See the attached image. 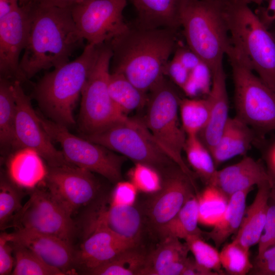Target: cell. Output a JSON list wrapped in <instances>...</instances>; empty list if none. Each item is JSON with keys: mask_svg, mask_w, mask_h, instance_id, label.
Instances as JSON below:
<instances>
[{"mask_svg": "<svg viewBox=\"0 0 275 275\" xmlns=\"http://www.w3.org/2000/svg\"><path fill=\"white\" fill-rule=\"evenodd\" d=\"M176 31L144 29L135 25L108 42L112 57L110 72L124 75L147 93L164 76L171 55L178 46Z\"/></svg>", "mask_w": 275, "mask_h": 275, "instance_id": "1", "label": "cell"}, {"mask_svg": "<svg viewBox=\"0 0 275 275\" xmlns=\"http://www.w3.org/2000/svg\"><path fill=\"white\" fill-rule=\"evenodd\" d=\"M31 3L30 31L19 63L24 80L66 64L75 51L85 46L70 9Z\"/></svg>", "mask_w": 275, "mask_h": 275, "instance_id": "2", "label": "cell"}, {"mask_svg": "<svg viewBox=\"0 0 275 275\" xmlns=\"http://www.w3.org/2000/svg\"><path fill=\"white\" fill-rule=\"evenodd\" d=\"M230 49L227 54L275 90V40L258 16L241 0H223Z\"/></svg>", "mask_w": 275, "mask_h": 275, "instance_id": "3", "label": "cell"}, {"mask_svg": "<svg viewBox=\"0 0 275 275\" xmlns=\"http://www.w3.org/2000/svg\"><path fill=\"white\" fill-rule=\"evenodd\" d=\"M99 45L86 44L79 57L46 73L35 84L33 96L48 119L67 128L75 125L73 109L96 62Z\"/></svg>", "mask_w": 275, "mask_h": 275, "instance_id": "4", "label": "cell"}, {"mask_svg": "<svg viewBox=\"0 0 275 275\" xmlns=\"http://www.w3.org/2000/svg\"><path fill=\"white\" fill-rule=\"evenodd\" d=\"M180 23L187 47L212 73L230 49L223 1L184 0Z\"/></svg>", "mask_w": 275, "mask_h": 275, "instance_id": "5", "label": "cell"}, {"mask_svg": "<svg viewBox=\"0 0 275 275\" xmlns=\"http://www.w3.org/2000/svg\"><path fill=\"white\" fill-rule=\"evenodd\" d=\"M149 92L143 122L159 146L195 182V173L182 157L187 135L179 120L181 98L164 76Z\"/></svg>", "mask_w": 275, "mask_h": 275, "instance_id": "6", "label": "cell"}, {"mask_svg": "<svg viewBox=\"0 0 275 275\" xmlns=\"http://www.w3.org/2000/svg\"><path fill=\"white\" fill-rule=\"evenodd\" d=\"M112 57L108 42L99 45L97 58L81 94L77 123L82 136L100 131L127 117L116 106L109 93Z\"/></svg>", "mask_w": 275, "mask_h": 275, "instance_id": "7", "label": "cell"}, {"mask_svg": "<svg viewBox=\"0 0 275 275\" xmlns=\"http://www.w3.org/2000/svg\"><path fill=\"white\" fill-rule=\"evenodd\" d=\"M82 137L159 171L174 161L154 140L143 122L126 117L95 133ZM176 164V163H175Z\"/></svg>", "mask_w": 275, "mask_h": 275, "instance_id": "8", "label": "cell"}, {"mask_svg": "<svg viewBox=\"0 0 275 275\" xmlns=\"http://www.w3.org/2000/svg\"><path fill=\"white\" fill-rule=\"evenodd\" d=\"M229 59L234 86L236 116L260 137L275 131V90L249 68L234 59Z\"/></svg>", "mask_w": 275, "mask_h": 275, "instance_id": "9", "label": "cell"}, {"mask_svg": "<svg viewBox=\"0 0 275 275\" xmlns=\"http://www.w3.org/2000/svg\"><path fill=\"white\" fill-rule=\"evenodd\" d=\"M37 114L43 128L52 141L60 144L69 163L100 174L113 183L121 181L124 156L83 137L76 136L67 127Z\"/></svg>", "mask_w": 275, "mask_h": 275, "instance_id": "10", "label": "cell"}, {"mask_svg": "<svg viewBox=\"0 0 275 275\" xmlns=\"http://www.w3.org/2000/svg\"><path fill=\"white\" fill-rule=\"evenodd\" d=\"M29 191L30 197L14 216L10 227L58 237L73 244L77 232L75 221L44 186Z\"/></svg>", "mask_w": 275, "mask_h": 275, "instance_id": "11", "label": "cell"}, {"mask_svg": "<svg viewBox=\"0 0 275 275\" xmlns=\"http://www.w3.org/2000/svg\"><path fill=\"white\" fill-rule=\"evenodd\" d=\"M127 0H89L71 12L75 25L87 44L101 45L111 41L129 27L123 11Z\"/></svg>", "mask_w": 275, "mask_h": 275, "instance_id": "12", "label": "cell"}, {"mask_svg": "<svg viewBox=\"0 0 275 275\" xmlns=\"http://www.w3.org/2000/svg\"><path fill=\"white\" fill-rule=\"evenodd\" d=\"M43 185L72 218L96 198L99 189L92 172L73 165L48 166Z\"/></svg>", "mask_w": 275, "mask_h": 275, "instance_id": "13", "label": "cell"}, {"mask_svg": "<svg viewBox=\"0 0 275 275\" xmlns=\"http://www.w3.org/2000/svg\"><path fill=\"white\" fill-rule=\"evenodd\" d=\"M13 90L16 103V135L20 147L36 151L49 167L72 165L66 160L62 151L52 144L21 82L14 80Z\"/></svg>", "mask_w": 275, "mask_h": 275, "instance_id": "14", "label": "cell"}, {"mask_svg": "<svg viewBox=\"0 0 275 275\" xmlns=\"http://www.w3.org/2000/svg\"><path fill=\"white\" fill-rule=\"evenodd\" d=\"M32 8L31 2H21L16 9L0 19L1 77L24 81L19 68V57L27 44Z\"/></svg>", "mask_w": 275, "mask_h": 275, "instance_id": "15", "label": "cell"}, {"mask_svg": "<svg viewBox=\"0 0 275 275\" xmlns=\"http://www.w3.org/2000/svg\"><path fill=\"white\" fill-rule=\"evenodd\" d=\"M198 194L195 182L179 167L169 170L161 188L150 199L146 213L157 231L170 221L186 202Z\"/></svg>", "mask_w": 275, "mask_h": 275, "instance_id": "16", "label": "cell"}, {"mask_svg": "<svg viewBox=\"0 0 275 275\" xmlns=\"http://www.w3.org/2000/svg\"><path fill=\"white\" fill-rule=\"evenodd\" d=\"M10 235L13 243L28 248L65 274H78L76 249L73 244L58 237L30 230H16Z\"/></svg>", "mask_w": 275, "mask_h": 275, "instance_id": "17", "label": "cell"}, {"mask_svg": "<svg viewBox=\"0 0 275 275\" xmlns=\"http://www.w3.org/2000/svg\"><path fill=\"white\" fill-rule=\"evenodd\" d=\"M88 236L76 250V266L78 273L101 266L121 252L133 246L105 227L90 224Z\"/></svg>", "mask_w": 275, "mask_h": 275, "instance_id": "18", "label": "cell"}, {"mask_svg": "<svg viewBox=\"0 0 275 275\" xmlns=\"http://www.w3.org/2000/svg\"><path fill=\"white\" fill-rule=\"evenodd\" d=\"M206 97L209 104V119L198 136L211 153L229 118L226 76L223 64L213 71L211 89Z\"/></svg>", "mask_w": 275, "mask_h": 275, "instance_id": "19", "label": "cell"}, {"mask_svg": "<svg viewBox=\"0 0 275 275\" xmlns=\"http://www.w3.org/2000/svg\"><path fill=\"white\" fill-rule=\"evenodd\" d=\"M267 181L271 179L263 163L245 156L235 164L217 170L212 185L229 198L237 191Z\"/></svg>", "mask_w": 275, "mask_h": 275, "instance_id": "20", "label": "cell"}, {"mask_svg": "<svg viewBox=\"0 0 275 275\" xmlns=\"http://www.w3.org/2000/svg\"><path fill=\"white\" fill-rule=\"evenodd\" d=\"M141 211L134 205H114L107 208L102 206L91 218L90 224L100 225L133 246L140 241L143 227Z\"/></svg>", "mask_w": 275, "mask_h": 275, "instance_id": "21", "label": "cell"}, {"mask_svg": "<svg viewBox=\"0 0 275 275\" xmlns=\"http://www.w3.org/2000/svg\"><path fill=\"white\" fill-rule=\"evenodd\" d=\"M44 161L34 150L22 148L8 156L6 172L17 185L30 191L44 184L48 173Z\"/></svg>", "mask_w": 275, "mask_h": 275, "instance_id": "22", "label": "cell"}, {"mask_svg": "<svg viewBox=\"0 0 275 275\" xmlns=\"http://www.w3.org/2000/svg\"><path fill=\"white\" fill-rule=\"evenodd\" d=\"M237 116L229 117L221 137L211 152L216 167L235 156L243 155L262 138Z\"/></svg>", "mask_w": 275, "mask_h": 275, "instance_id": "23", "label": "cell"}, {"mask_svg": "<svg viewBox=\"0 0 275 275\" xmlns=\"http://www.w3.org/2000/svg\"><path fill=\"white\" fill-rule=\"evenodd\" d=\"M137 13L135 25L144 29L166 28L177 31L184 0H128Z\"/></svg>", "mask_w": 275, "mask_h": 275, "instance_id": "24", "label": "cell"}, {"mask_svg": "<svg viewBox=\"0 0 275 275\" xmlns=\"http://www.w3.org/2000/svg\"><path fill=\"white\" fill-rule=\"evenodd\" d=\"M175 237H167L147 254L141 275H181L189 251L186 243Z\"/></svg>", "mask_w": 275, "mask_h": 275, "instance_id": "25", "label": "cell"}, {"mask_svg": "<svg viewBox=\"0 0 275 275\" xmlns=\"http://www.w3.org/2000/svg\"><path fill=\"white\" fill-rule=\"evenodd\" d=\"M272 182L257 185L258 191L253 203L245 210L234 240L250 248L258 243L266 219Z\"/></svg>", "mask_w": 275, "mask_h": 275, "instance_id": "26", "label": "cell"}, {"mask_svg": "<svg viewBox=\"0 0 275 275\" xmlns=\"http://www.w3.org/2000/svg\"><path fill=\"white\" fill-rule=\"evenodd\" d=\"M16 103L13 81L0 78V145L1 154L9 156L21 149L16 135Z\"/></svg>", "mask_w": 275, "mask_h": 275, "instance_id": "27", "label": "cell"}, {"mask_svg": "<svg viewBox=\"0 0 275 275\" xmlns=\"http://www.w3.org/2000/svg\"><path fill=\"white\" fill-rule=\"evenodd\" d=\"M253 188L233 194L229 199L226 210L212 230L204 233L217 248L219 247L232 234L238 231L245 210L246 199Z\"/></svg>", "mask_w": 275, "mask_h": 275, "instance_id": "28", "label": "cell"}, {"mask_svg": "<svg viewBox=\"0 0 275 275\" xmlns=\"http://www.w3.org/2000/svg\"><path fill=\"white\" fill-rule=\"evenodd\" d=\"M199 210L197 197L189 198L174 217L157 232L162 239L167 237H175L185 239L190 235H203L204 232L199 229Z\"/></svg>", "mask_w": 275, "mask_h": 275, "instance_id": "29", "label": "cell"}, {"mask_svg": "<svg viewBox=\"0 0 275 275\" xmlns=\"http://www.w3.org/2000/svg\"><path fill=\"white\" fill-rule=\"evenodd\" d=\"M108 90L116 106L125 115L147 102V93L135 87L121 73L111 72Z\"/></svg>", "mask_w": 275, "mask_h": 275, "instance_id": "30", "label": "cell"}, {"mask_svg": "<svg viewBox=\"0 0 275 275\" xmlns=\"http://www.w3.org/2000/svg\"><path fill=\"white\" fill-rule=\"evenodd\" d=\"M138 246L125 250L108 262L89 270L84 274L141 275L145 265L147 254L139 249Z\"/></svg>", "mask_w": 275, "mask_h": 275, "instance_id": "31", "label": "cell"}, {"mask_svg": "<svg viewBox=\"0 0 275 275\" xmlns=\"http://www.w3.org/2000/svg\"><path fill=\"white\" fill-rule=\"evenodd\" d=\"M184 151L195 174L206 185H212L216 167L210 152L198 135H187Z\"/></svg>", "mask_w": 275, "mask_h": 275, "instance_id": "32", "label": "cell"}, {"mask_svg": "<svg viewBox=\"0 0 275 275\" xmlns=\"http://www.w3.org/2000/svg\"><path fill=\"white\" fill-rule=\"evenodd\" d=\"M181 123L187 135H198L209 119V107L206 97L186 98L179 103Z\"/></svg>", "mask_w": 275, "mask_h": 275, "instance_id": "33", "label": "cell"}, {"mask_svg": "<svg viewBox=\"0 0 275 275\" xmlns=\"http://www.w3.org/2000/svg\"><path fill=\"white\" fill-rule=\"evenodd\" d=\"M197 197L199 223L213 227L224 214L229 198L212 185H206L202 192L198 194Z\"/></svg>", "mask_w": 275, "mask_h": 275, "instance_id": "34", "label": "cell"}, {"mask_svg": "<svg viewBox=\"0 0 275 275\" xmlns=\"http://www.w3.org/2000/svg\"><path fill=\"white\" fill-rule=\"evenodd\" d=\"M23 189L9 177L6 172H1L0 178V228L10 227L14 216L21 209Z\"/></svg>", "mask_w": 275, "mask_h": 275, "instance_id": "35", "label": "cell"}, {"mask_svg": "<svg viewBox=\"0 0 275 275\" xmlns=\"http://www.w3.org/2000/svg\"><path fill=\"white\" fill-rule=\"evenodd\" d=\"M13 243L15 265L11 274L65 275L63 271L48 265L28 248Z\"/></svg>", "mask_w": 275, "mask_h": 275, "instance_id": "36", "label": "cell"}, {"mask_svg": "<svg viewBox=\"0 0 275 275\" xmlns=\"http://www.w3.org/2000/svg\"><path fill=\"white\" fill-rule=\"evenodd\" d=\"M222 266L231 275H245L253 265L250 259L249 249L233 240L226 244L219 253Z\"/></svg>", "mask_w": 275, "mask_h": 275, "instance_id": "37", "label": "cell"}, {"mask_svg": "<svg viewBox=\"0 0 275 275\" xmlns=\"http://www.w3.org/2000/svg\"><path fill=\"white\" fill-rule=\"evenodd\" d=\"M202 236L201 234L190 235L184 239L185 243L199 264L218 274H223L219 253L204 241L202 239Z\"/></svg>", "mask_w": 275, "mask_h": 275, "instance_id": "38", "label": "cell"}, {"mask_svg": "<svg viewBox=\"0 0 275 275\" xmlns=\"http://www.w3.org/2000/svg\"><path fill=\"white\" fill-rule=\"evenodd\" d=\"M130 181L139 191L154 194L162 187L163 180L156 169L143 163H135L128 172Z\"/></svg>", "mask_w": 275, "mask_h": 275, "instance_id": "39", "label": "cell"}, {"mask_svg": "<svg viewBox=\"0 0 275 275\" xmlns=\"http://www.w3.org/2000/svg\"><path fill=\"white\" fill-rule=\"evenodd\" d=\"M212 73L203 62L190 71L187 82L182 89L188 98H196L200 95L206 96L212 85Z\"/></svg>", "mask_w": 275, "mask_h": 275, "instance_id": "40", "label": "cell"}, {"mask_svg": "<svg viewBox=\"0 0 275 275\" xmlns=\"http://www.w3.org/2000/svg\"><path fill=\"white\" fill-rule=\"evenodd\" d=\"M262 234L258 242L257 256L275 244V198L269 197L266 219Z\"/></svg>", "mask_w": 275, "mask_h": 275, "instance_id": "41", "label": "cell"}, {"mask_svg": "<svg viewBox=\"0 0 275 275\" xmlns=\"http://www.w3.org/2000/svg\"><path fill=\"white\" fill-rule=\"evenodd\" d=\"M138 191L131 181H120L116 183L113 190L109 203L114 205H134Z\"/></svg>", "mask_w": 275, "mask_h": 275, "instance_id": "42", "label": "cell"}, {"mask_svg": "<svg viewBox=\"0 0 275 275\" xmlns=\"http://www.w3.org/2000/svg\"><path fill=\"white\" fill-rule=\"evenodd\" d=\"M14 245L10 240V233L0 235V275L11 274L15 265Z\"/></svg>", "mask_w": 275, "mask_h": 275, "instance_id": "43", "label": "cell"}, {"mask_svg": "<svg viewBox=\"0 0 275 275\" xmlns=\"http://www.w3.org/2000/svg\"><path fill=\"white\" fill-rule=\"evenodd\" d=\"M250 273L256 275H274L275 273V244L257 256Z\"/></svg>", "mask_w": 275, "mask_h": 275, "instance_id": "44", "label": "cell"}, {"mask_svg": "<svg viewBox=\"0 0 275 275\" xmlns=\"http://www.w3.org/2000/svg\"><path fill=\"white\" fill-rule=\"evenodd\" d=\"M189 73L190 70L173 57L166 67L164 76L168 75L174 84L182 89L188 80Z\"/></svg>", "mask_w": 275, "mask_h": 275, "instance_id": "45", "label": "cell"}, {"mask_svg": "<svg viewBox=\"0 0 275 275\" xmlns=\"http://www.w3.org/2000/svg\"><path fill=\"white\" fill-rule=\"evenodd\" d=\"M263 147V157L272 183H275V138L268 143L262 140L259 146Z\"/></svg>", "mask_w": 275, "mask_h": 275, "instance_id": "46", "label": "cell"}, {"mask_svg": "<svg viewBox=\"0 0 275 275\" xmlns=\"http://www.w3.org/2000/svg\"><path fill=\"white\" fill-rule=\"evenodd\" d=\"M217 273L209 270L199 264L195 259L187 258L181 275H217Z\"/></svg>", "mask_w": 275, "mask_h": 275, "instance_id": "47", "label": "cell"}, {"mask_svg": "<svg viewBox=\"0 0 275 275\" xmlns=\"http://www.w3.org/2000/svg\"><path fill=\"white\" fill-rule=\"evenodd\" d=\"M29 1L36 4L72 9L74 7L84 3L89 0H22Z\"/></svg>", "mask_w": 275, "mask_h": 275, "instance_id": "48", "label": "cell"}, {"mask_svg": "<svg viewBox=\"0 0 275 275\" xmlns=\"http://www.w3.org/2000/svg\"><path fill=\"white\" fill-rule=\"evenodd\" d=\"M21 0H0V19L16 9Z\"/></svg>", "mask_w": 275, "mask_h": 275, "instance_id": "49", "label": "cell"}, {"mask_svg": "<svg viewBox=\"0 0 275 275\" xmlns=\"http://www.w3.org/2000/svg\"><path fill=\"white\" fill-rule=\"evenodd\" d=\"M244 3L249 4L254 3L260 6L265 0H241Z\"/></svg>", "mask_w": 275, "mask_h": 275, "instance_id": "50", "label": "cell"}, {"mask_svg": "<svg viewBox=\"0 0 275 275\" xmlns=\"http://www.w3.org/2000/svg\"><path fill=\"white\" fill-rule=\"evenodd\" d=\"M269 31L270 32L272 35L274 40H275V21L273 22L268 28Z\"/></svg>", "mask_w": 275, "mask_h": 275, "instance_id": "51", "label": "cell"}, {"mask_svg": "<svg viewBox=\"0 0 275 275\" xmlns=\"http://www.w3.org/2000/svg\"><path fill=\"white\" fill-rule=\"evenodd\" d=\"M270 195L275 198V183H272Z\"/></svg>", "mask_w": 275, "mask_h": 275, "instance_id": "52", "label": "cell"}, {"mask_svg": "<svg viewBox=\"0 0 275 275\" xmlns=\"http://www.w3.org/2000/svg\"><path fill=\"white\" fill-rule=\"evenodd\" d=\"M274 275H275V273L274 274Z\"/></svg>", "mask_w": 275, "mask_h": 275, "instance_id": "53", "label": "cell"}]
</instances>
